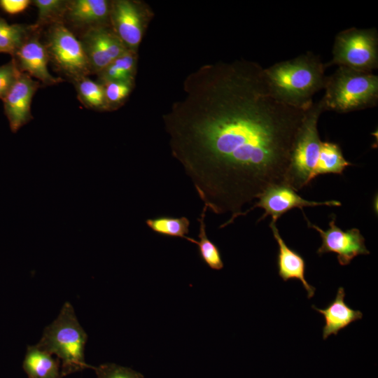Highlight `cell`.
Instances as JSON below:
<instances>
[{
  "mask_svg": "<svg viewBox=\"0 0 378 378\" xmlns=\"http://www.w3.org/2000/svg\"><path fill=\"white\" fill-rule=\"evenodd\" d=\"M162 116L172 155L207 209L230 213L284 183L305 111L272 93L264 68L244 59L202 65Z\"/></svg>",
  "mask_w": 378,
  "mask_h": 378,
  "instance_id": "cell-1",
  "label": "cell"
},
{
  "mask_svg": "<svg viewBox=\"0 0 378 378\" xmlns=\"http://www.w3.org/2000/svg\"><path fill=\"white\" fill-rule=\"evenodd\" d=\"M326 68L319 55L307 52L264 68V71L272 93L279 101L306 111L312 105L314 95L325 88Z\"/></svg>",
  "mask_w": 378,
  "mask_h": 378,
  "instance_id": "cell-2",
  "label": "cell"
},
{
  "mask_svg": "<svg viewBox=\"0 0 378 378\" xmlns=\"http://www.w3.org/2000/svg\"><path fill=\"white\" fill-rule=\"evenodd\" d=\"M87 339L71 304L66 302L56 319L44 329L36 345L57 356L60 361L62 376L64 377L92 368L84 358Z\"/></svg>",
  "mask_w": 378,
  "mask_h": 378,
  "instance_id": "cell-3",
  "label": "cell"
},
{
  "mask_svg": "<svg viewBox=\"0 0 378 378\" xmlns=\"http://www.w3.org/2000/svg\"><path fill=\"white\" fill-rule=\"evenodd\" d=\"M321 99L324 111L344 113L374 107L378 103V76L344 66L327 76Z\"/></svg>",
  "mask_w": 378,
  "mask_h": 378,
  "instance_id": "cell-4",
  "label": "cell"
},
{
  "mask_svg": "<svg viewBox=\"0 0 378 378\" xmlns=\"http://www.w3.org/2000/svg\"><path fill=\"white\" fill-rule=\"evenodd\" d=\"M323 111L321 100L313 102L305 111L296 134L284 179V183L296 192L315 178L314 172L323 142L318 132V122Z\"/></svg>",
  "mask_w": 378,
  "mask_h": 378,
  "instance_id": "cell-5",
  "label": "cell"
},
{
  "mask_svg": "<svg viewBox=\"0 0 378 378\" xmlns=\"http://www.w3.org/2000/svg\"><path fill=\"white\" fill-rule=\"evenodd\" d=\"M332 60L326 66L337 65L372 73L378 67V32L376 28L351 27L335 36Z\"/></svg>",
  "mask_w": 378,
  "mask_h": 378,
  "instance_id": "cell-6",
  "label": "cell"
},
{
  "mask_svg": "<svg viewBox=\"0 0 378 378\" xmlns=\"http://www.w3.org/2000/svg\"><path fill=\"white\" fill-rule=\"evenodd\" d=\"M44 44L50 60L71 81L92 74L80 40L64 23L49 26Z\"/></svg>",
  "mask_w": 378,
  "mask_h": 378,
  "instance_id": "cell-7",
  "label": "cell"
},
{
  "mask_svg": "<svg viewBox=\"0 0 378 378\" xmlns=\"http://www.w3.org/2000/svg\"><path fill=\"white\" fill-rule=\"evenodd\" d=\"M152 16L150 7L143 1H111L109 24L128 50L138 52Z\"/></svg>",
  "mask_w": 378,
  "mask_h": 378,
  "instance_id": "cell-8",
  "label": "cell"
},
{
  "mask_svg": "<svg viewBox=\"0 0 378 378\" xmlns=\"http://www.w3.org/2000/svg\"><path fill=\"white\" fill-rule=\"evenodd\" d=\"M304 216L308 226L316 230L321 236L322 244L316 251L319 255L335 253L340 265L344 266L350 264L351 260L359 255L370 254L365 244V238L358 228L342 230L335 223L336 216L332 215L328 229L323 230L312 224L304 214Z\"/></svg>",
  "mask_w": 378,
  "mask_h": 378,
  "instance_id": "cell-9",
  "label": "cell"
},
{
  "mask_svg": "<svg viewBox=\"0 0 378 378\" xmlns=\"http://www.w3.org/2000/svg\"><path fill=\"white\" fill-rule=\"evenodd\" d=\"M79 40L92 74H98L128 50L110 24L90 28L83 31Z\"/></svg>",
  "mask_w": 378,
  "mask_h": 378,
  "instance_id": "cell-10",
  "label": "cell"
},
{
  "mask_svg": "<svg viewBox=\"0 0 378 378\" xmlns=\"http://www.w3.org/2000/svg\"><path fill=\"white\" fill-rule=\"evenodd\" d=\"M257 199H258V201L246 211L241 213L239 216H245L256 208H261L265 211V213L258 220V222L263 220L267 216H270L272 223H276L283 214L294 208H299L302 210L306 206H341V202L337 200L326 202L307 200L300 196L293 188L284 183L269 187Z\"/></svg>",
  "mask_w": 378,
  "mask_h": 378,
  "instance_id": "cell-11",
  "label": "cell"
},
{
  "mask_svg": "<svg viewBox=\"0 0 378 378\" xmlns=\"http://www.w3.org/2000/svg\"><path fill=\"white\" fill-rule=\"evenodd\" d=\"M41 83L26 73H19L15 82L4 97V113L11 131L15 133L23 125L33 119L31 104L33 97Z\"/></svg>",
  "mask_w": 378,
  "mask_h": 378,
  "instance_id": "cell-12",
  "label": "cell"
},
{
  "mask_svg": "<svg viewBox=\"0 0 378 378\" xmlns=\"http://www.w3.org/2000/svg\"><path fill=\"white\" fill-rule=\"evenodd\" d=\"M40 31H34L12 59L20 72L27 74L45 85H55L64 80L53 76L48 70L50 59L45 44L39 38Z\"/></svg>",
  "mask_w": 378,
  "mask_h": 378,
  "instance_id": "cell-13",
  "label": "cell"
},
{
  "mask_svg": "<svg viewBox=\"0 0 378 378\" xmlns=\"http://www.w3.org/2000/svg\"><path fill=\"white\" fill-rule=\"evenodd\" d=\"M111 1L68 0L64 24L67 22L83 31L109 24Z\"/></svg>",
  "mask_w": 378,
  "mask_h": 378,
  "instance_id": "cell-14",
  "label": "cell"
},
{
  "mask_svg": "<svg viewBox=\"0 0 378 378\" xmlns=\"http://www.w3.org/2000/svg\"><path fill=\"white\" fill-rule=\"evenodd\" d=\"M273 236L276 239L279 250L276 265L279 276L284 281L289 279L299 280L307 293L308 298H312L316 288L310 285L305 279L306 263L303 257L296 251L288 247L282 237L275 223H270Z\"/></svg>",
  "mask_w": 378,
  "mask_h": 378,
  "instance_id": "cell-15",
  "label": "cell"
},
{
  "mask_svg": "<svg viewBox=\"0 0 378 378\" xmlns=\"http://www.w3.org/2000/svg\"><path fill=\"white\" fill-rule=\"evenodd\" d=\"M344 297V289L343 287H340L335 299L324 309H318L312 305V308L324 318L323 340H326L331 335H337L340 330L363 317V313L360 311L354 310L346 304Z\"/></svg>",
  "mask_w": 378,
  "mask_h": 378,
  "instance_id": "cell-16",
  "label": "cell"
},
{
  "mask_svg": "<svg viewBox=\"0 0 378 378\" xmlns=\"http://www.w3.org/2000/svg\"><path fill=\"white\" fill-rule=\"evenodd\" d=\"M23 369L28 378H62L60 361L36 345L27 347Z\"/></svg>",
  "mask_w": 378,
  "mask_h": 378,
  "instance_id": "cell-17",
  "label": "cell"
},
{
  "mask_svg": "<svg viewBox=\"0 0 378 378\" xmlns=\"http://www.w3.org/2000/svg\"><path fill=\"white\" fill-rule=\"evenodd\" d=\"M137 52L127 50L97 74V81L99 83L110 80L134 81L138 60Z\"/></svg>",
  "mask_w": 378,
  "mask_h": 378,
  "instance_id": "cell-18",
  "label": "cell"
},
{
  "mask_svg": "<svg viewBox=\"0 0 378 378\" xmlns=\"http://www.w3.org/2000/svg\"><path fill=\"white\" fill-rule=\"evenodd\" d=\"M37 29L34 24H9L0 15V52L10 54L13 57L26 39Z\"/></svg>",
  "mask_w": 378,
  "mask_h": 378,
  "instance_id": "cell-19",
  "label": "cell"
},
{
  "mask_svg": "<svg viewBox=\"0 0 378 378\" xmlns=\"http://www.w3.org/2000/svg\"><path fill=\"white\" fill-rule=\"evenodd\" d=\"M80 102L88 108L98 111H109L103 85L90 79L80 77L72 81Z\"/></svg>",
  "mask_w": 378,
  "mask_h": 378,
  "instance_id": "cell-20",
  "label": "cell"
},
{
  "mask_svg": "<svg viewBox=\"0 0 378 378\" xmlns=\"http://www.w3.org/2000/svg\"><path fill=\"white\" fill-rule=\"evenodd\" d=\"M352 164L347 161L340 145L335 142L323 141L319 159L314 172L315 178L321 174H342Z\"/></svg>",
  "mask_w": 378,
  "mask_h": 378,
  "instance_id": "cell-21",
  "label": "cell"
},
{
  "mask_svg": "<svg viewBox=\"0 0 378 378\" xmlns=\"http://www.w3.org/2000/svg\"><path fill=\"white\" fill-rule=\"evenodd\" d=\"M146 224L152 231L158 234L178 237L195 244L196 243V239L187 236L189 234L190 222L185 216L175 218L162 216L147 219Z\"/></svg>",
  "mask_w": 378,
  "mask_h": 378,
  "instance_id": "cell-22",
  "label": "cell"
},
{
  "mask_svg": "<svg viewBox=\"0 0 378 378\" xmlns=\"http://www.w3.org/2000/svg\"><path fill=\"white\" fill-rule=\"evenodd\" d=\"M207 207L204 205L200 217L199 222V241H196L195 244L198 247L199 255L203 262L211 269L220 270L223 268L224 264L221 258V254L218 246L211 241L207 237L206 232L205 218Z\"/></svg>",
  "mask_w": 378,
  "mask_h": 378,
  "instance_id": "cell-23",
  "label": "cell"
},
{
  "mask_svg": "<svg viewBox=\"0 0 378 378\" xmlns=\"http://www.w3.org/2000/svg\"><path fill=\"white\" fill-rule=\"evenodd\" d=\"M38 9L37 20L34 24L38 29L44 26L64 23L67 1L34 0L32 1Z\"/></svg>",
  "mask_w": 378,
  "mask_h": 378,
  "instance_id": "cell-24",
  "label": "cell"
},
{
  "mask_svg": "<svg viewBox=\"0 0 378 378\" xmlns=\"http://www.w3.org/2000/svg\"><path fill=\"white\" fill-rule=\"evenodd\" d=\"M109 111L120 108L127 99L134 87V81L110 80L101 83Z\"/></svg>",
  "mask_w": 378,
  "mask_h": 378,
  "instance_id": "cell-25",
  "label": "cell"
},
{
  "mask_svg": "<svg viewBox=\"0 0 378 378\" xmlns=\"http://www.w3.org/2000/svg\"><path fill=\"white\" fill-rule=\"evenodd\" d=\"M97 378H144L139 372L115 363H105L91 368Z\"/></svg>",
  "mask_w": 378,
  "mask_h": 378,
  "instance_id": "cell-26",
  "label": "cell"
},
{
  "mask_svg": "<svg viewBox=\"0 0 378 378\" xmlns=\"http://www.w3.org/2000/svg\"><path fill=\"white\" fill-rule=\"evenodd\" d=\"M19 73L20 71L13 59L9 62L0 66V99L1 100L15 82Z\"/></svg>",
  "mask_w": 378,
  "mask_h": 378,
  "instance_id": "cell-27",
  "label": "cell"
},
{
  "mask_svg": "<svg viewBox=\"0 0 378 378\" xmlns=\"http://www.w3.org/2000/svg\"><path fill=\"white\" fill-rule=\"evenodd\" d=\"M31 3L29 0H0V8L10 15H16L25 10Z\"/></svg>",
  "mask_w": 378,
  "mask_h": 378,
  "instance_id": "cell-28",
  "label": "cell"
}]
</instances>
